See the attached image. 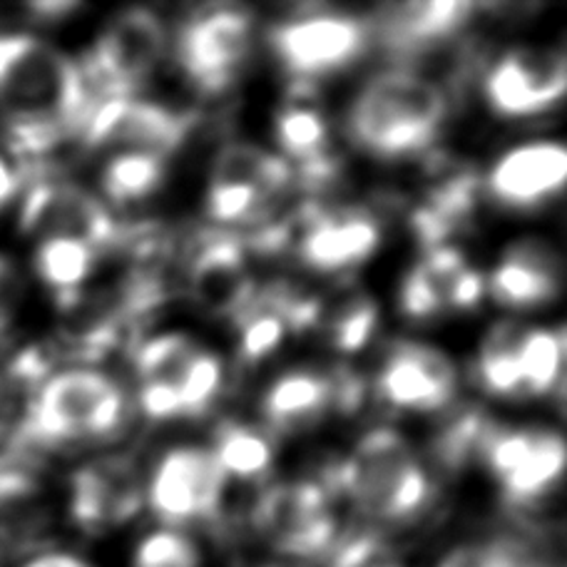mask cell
<instances>
[{
    "mask_svg": "<svg viewBox=\"0 0 567 567\" xmlns=\"http://www.w3.org/2000/svg\"><path fill=\"white\" fill-rule=\"evenodd\" d=\"M130 421L125 391L105 373L70 369L53 373L28 399L10 453L30 463L38 451H68L115 441Z\"/></svg>",
    "mask_w": 567,
    "mask_h": 567,
    "instance_id": "1",
    "label": "cell"
},
{
    "mask_svg": "<svg viewBox=\"0 0 567 567\" xmlns=\"http://www.w3.org/2000/svg\"><path fill=\"white\" fill-rule=\"evenodd\" d=\"M449 117V95L409 68L373 75L353 97L347 130L353 145L379 159L421 155L439 140Z\"/></svg>",
    "mask_w": 567,
    "mask_h": 567,
    "instance_id": "2",
    "label": "cell"
},
{
    "mask_svg": "<svg viewBox=\"0 0 567 567\" xmlns=\"http://www.w3.org/2000/svg\"><path fill=\"white\" fill-rule=\"evenodd\" d=\"M100 105L83 68L45 40L0 35V110L6 117H43L80 135Z\"/></svg>",
    "mask_w": 567,
    "mask_h": 567,
    "instance_id": "3",
    "label": "cell"
},
{
    "mask_svg": "<svg viewBox=\"0 0 567 567\" xmlns=\"http://www.w3.org/2000/svg\"><path fill=\"white\" fill-rule=\"evenodd\" d=\"M333 483L349 495L361 518L377 525H409L433 501L429 473L393 429H373L363 435L333 473Z\"/></svg>",
    "mask_w": 567,
    "mask_h": 567,
    "instance_id": "4",
    "label": "cell"
},
{
    "mask_svg": "<svg viewBox=\"0 0 567 567\" xmlns=\"http://www.w3.org/2000/svg\"><path fill=\"white\" fill-rule=\"evenodd\" d=\"M293 182L284 157L247 142H231L215 157L207 187V215L219 227L257 229L279 217Z\"/></svg>",
    "mask_w": 567,
    "mask_h": 567,
    "instance_id": "5",
    "label": "cell"
},
{
    "mask_svg": "<svg viewBox=\"0 0 567 567\" xmlns=\"http://www.w3.org/2000/svg\"><path fill=\"white\" fill-rule=\"evenodd\" d=\"M167 53V30L145 8H130L115 16L97 35L93 50L80 63L100 103L113 97H135L155 75Z\"/></svg>",
    "mask_w": 567,
    "mask_h": 567,
    "instance_id": "6",
    "label": "cell"
},
{
    "mask_svg": "<svg viewBox=\"0 0 567 567\" xmlns=\"http://www.w3.org/2000/svg\"><path fill=\"white\" fill-rule=\"evenodd\" d=\"M269 48L279 65L301 85L357 63L371 48L369 20L343 13H309L271 25Z\"/></svg>",
    "mask_w": 567,
    "mask_h": 567,
    "instance_id": "7",
    "label": "cell"
},
{
    "mask_svg": "<svg viewBox=\"0 0 567 567\" xmlns=\"http://www.w3.org/2000/svg\"><path fill=\"white\" fill-rule=\"evenodd\" d=\"M255 50V16L239 6L207 8L179 28L175 53L199 93L217 95L237 83Z\"/></svg>",
    "mask_w": 567,
    "mask_h": 567,
    "instance_id": "8",
    "label": "cell"
},
{
    "mask_svg": "<svg viewBox=\"0 0 567 567\" xmlns=\"http://www.w3.org/2000/svg\"><path fill=\"white\" fill-rule=\"evenodd\" d=\"M251 520L271 550L291 560H323L339 535L329 493L311 481L271 485L257 501Z\"/></svg>",
    "mask_w": 567,
    "mask_h": 567,
    "instance_id": "9",
    "label": "cell"
},
{
    "mask_svg": "<svg viewBox=\"0 0 567 567\" xmlns=\"http://www.w3.org/2000/svg\"><path fill=\"white\" fill-rule=\"evenodd\" d=\"M225 491L227 475L221 473L212 451L182 445L167 451L155 465L145 488V501L155 518L175 530L217 520Z\"/></svg>",
    "mask_w": 567,
    "mask_h": 567,
    "instance_id": "10",
    "label": "cell"
},
{
    "mask_svg": "<svg viewBox=\"0 0 567 567\" xmlns=\"http://www.w3.org/2000/svg\"><path fill=\"white\" fill-rule=\"evenodd\" d=\"M18 225L25 235H38L40 239L63 237L83 241L100 255L117 247L123 235V225L93 192L48 175L30 182Z\"/></svg>",
    "mask_w": 567,
    "mask_h": 567,
    "instance_id": "11",
    "label": "cell"
},
{
    "mask_svg": "<svg viewBox=\"0 0 567 567\" xmlns=\"http://www.w3.org/2000/svg\"><path fill=\"white\" fill-rule=\"evenodd\" d=\"M481 458L498 481L503 498L515 508H528L558 485L565 468V441L555 431L501 429L493 423Z\"/></svg>",
    "mask_w": 567,
    "mask_h": 567,
    "instance_id": "12",
    "label": "cell"
},
{
    "mask_svg": "<svg viewBox=\"0 0 567 567\" xmlns=\"http://www.w3.org/2000/svg\"><path fill=\"white\" fill-rule=\"evenodd\" d=\"M185 279L195 307L215 319H235L257 293L239 231L209 229L207 235L197 237Z\"/></svg>",
    "mask_w": 567,
    "mask_h": 567,
    "instance_id": "13",
    "label": "cell"
},
{
    "mask_svg": "<svg viewBox=\"0 0 567 567\" xmlns=\"http://www.w3.org/2000/svg\"><path fill=\"white\" fill-rule=\"evenodd\" d=\"M187 130L189 117L165 105L137 97H113L90 113L80 127V137L87 147L115 150V155L147 152L169 157V152H175L187 137Z\"/></svg>",
    "mask_w": 567,
    "mask_h": 567,
    "instance_id": "14",
    "label": "cell"
},
{
    "mask_svg": "<svg viewBox=\"0 0 567 567\" xmlns=\"http://www.w3.org/2000/svg\"><path fill=\"white\" fill-rule=\"evenodd\" d=\"M381 245V227L369 209L321 207L319 202L299 207L297 255L313 271L339 275L367 261Z\"/></svg>",
    "mask_w": 567,
    "mask_h": 567,
    "instance_id": "15",
    "label": "cell"
},
{
    "mask_svg": "<svg viewBox=\"0 0 567 567\" xmlns=\"http://www.w3.org/2000/svg\"><path fill=\"white\" fill-rule=\"evenodd\" d=\"M567 87L563 48H518L485 75V97L503 117H530L558 105Z\"/></svg>",
    "mask_w": 567,
    "mask_h": 567,
    "instance_id": "16",
    "label": "cell"
},
{
    "mask_svg": "<svg viewBox=\"0 0 567 567\" xmlns=\"http://www.w3.org/2000/svg\"><path fill=\"white\" fill-rule=\"evenodd\" d=\"M481 6L461 0H413L377 8L369 18L371 40L396 60H416L461 35Z\"/></svg>",
    "mask_w": 567,
    "mask_h": 567,
    "instance_id": "17",
    "label": "cell"
},
{
    "mask_svg": "<svg viewBox=\"0 0 567 567\" xmlns=\"http://www.w3.org/2000/svg\"><path fill=\"white\" fill-rule=\"evenodd\" d=\"M379 396L401 411L433 413L451 406L458 373L443 351L421 341H396L377 377Z\"/></svg>",
    "mask_w": 567,
    "mask_h": 567,
    "instance_id": "18",
    "label": "cell"
},
{
    "mask_svg": "<svg viewBox=\"0 0 567 567\" xmlns=\"http://www.w3.org/2000/svg\"><path fill=\"white\" fill-rule=\"evenodd\" d=\"M145 501L135 463L110 455L87 463L70 483V515L85 533H107L133 520Z\"/></svg>",
    "mask_w": 567,
    "mask_h": 567,
    "instance_id": "19",
    "label": "cell"
},
{
    "mask_svg": "<svg viewBox=\"0 0 567 567\" xmlns=\"http://www.w3.org/2000/svg\"><path fill=\"white\" fill-rule=\"evenodd\" d=\"M485 297V277L468 267L453 247H435L413 267L401 284V311L425 321L451 309H473Z\"/></svg>",
    "mask_w": 567,
    "mask_h": 567,
    "instance_id": "20",
    "label": "cell"
},
{
    "mask_svg": "<svg viewBox=\"0 0 567 567\" xmlns=\"http://www.w3.org/2000/svg\"><path fill=\"white\" fill-rule=\"evenodd\" d=\"M567 179V152L560 142H530L495 162L488 175L491 197L503 207L533 209L558 197Z\"/></svg>",
    "mask_w": 567,
    "mask_h": 567,
    "instance_id": "21",
    "label": "cell"
},
{
    "mask_svg": "<svg viewBox=\"0 0 567 567\" xmlns=\"http://www.w3.org/2000/svg\"><path fill=\"white\" fill-rule=\"evenodd\" d=\"M560 259L540 239H520L505 249L485 279V291L511 309H533L560 293Z\"/></svg>",
    "mask_w": 567,
    "mask_h": 567,
    "instance_id": "22",
    "label": "cell"
},
{
    "mask_svg": "<svg viewBox=\"0 0 567 567\" xmlns=\"http://www.w3.org/2000/svg\"><path fill=\"white\" fill-rule=\"evenodd\" d=\"M199 343L187 333H159L147 339L135 353L137 401L152 421L179 419V381L197 357Z\"/></svg>",
    "mask_w": 567,
    "mask_h": 567,
    "instance_id": "23",
    "label": "cell"
},
{
    "mask_svg": "<svg viewBox=\"0 0 567 567\" xmlns=\"http://www.w3.org/2000/svg\"><path fill=\"white\" fill-rule=\"evenodd\" d=\"M50 503L30 463L16 455H0V545L25 553L45 538Z\"/></svg>",
    "mask_w": 567,
    "mask_h": 567,
    "instance_id": "24",
    "label": "cell"
},
{
    "mask_svg": "<svg viewBox=\"0 0 567 567\" xmlns=\"http://www.w3.org/2000/svg\"><path fill=\"white\" fill-rule=\"evenodd\" d=\"M423 199L411 212V229L429 249L445 247L455 231L473 219L478 179L465 167H445L435 172Z\"/></svg>",
    "mask_w": 567,
    "mask_h": 567,
    "instance_id": "25",
    "label": "cell"
},
{
    "mask_svg": "<svg viewBox=\"0 0 567 567\" xmlns=\"http://www.w3.org/2000/svg\"><path fill=\"white\" fill-rule=\"evenodd\" d=\"M333 406V379L327 373L299 369L284 373L267 389L261 399V419L275 433L293 435L319 425Z\"/></svg>",
    "mask_w": 567,
    "mask_h": 567,
    "instance_id": "26",
    "label": "cell"
},
{
    "mask_svg": "<svg viewBox=\"0 0 567 567\" xmlns=\"http://www.w3.org/2000/svg\"><path fill=\"white\" fill-rule=\"evenodd\" d=\"M379 323V307L357 287H341L319 301L317 327L333 349L357 353L371 341Z\"/></svg>",
    "mask_w": 567,
    "mask_h": 567,
    "instance_id": "27",
    "label": "cell"
},
{
    "mask_svg": "<svg viewBox=\"0 0 567 567\" xmlns=\"http://www.w3.org/2000/svg\"><path fill=\"white\" fill-rule=\"evenodd\" d=\"M212 455L219 463L221 473L237 481H265L275 468V443L269 433L247 423L227 421L215 433Z\"/></svg>",
    "mask_w": 567,
    "mask_h": 567,
    "instance_id": "28",
    "label": "cell"
},
{
    "mask_svg": "<svg viewBox=\"0 0 567 567\" xmlns=\"http://www.w3.org/2000/svg\"><path fill=\"white\" fill-rule=\"evenodd\" d=\"M100 251L75 239H43L35 251V271L58 301L83 291V284L93 277Z\"/></svg>",
    "mask_w": 567,
    "mask_h": 567,
    "instance_id": "29",
    "label": "cell"
},
{
    "mask_svg": "<svg viewBox=\"0 0 567 567\" xmlns=\"http://www.w3.org/2000/svg\"><path fill=\"white\" fill-rule=\"evenodd\" d=\"M277 140L284 155L297 162L299 169L331 159L329 125L309 100H291L281 110L277 115Z\"/></svg>",
    "mask_w": 567,
    "mask_h": 567,
    "instance_id": "30",
    "label": "cell"
},
{
    "mask_svg": "<svg viewBox=\"0 0 567 567\" xmlns=\"http://www.w3.org/2000/svg\"><path fill=\"white\" fill-rule=\"evenodd\" d=\"M525 329L518 323H498L488 337H485L478 353V381L491 396L515 399L523 396V377H520V339Z\"/></svg>",
    "mask_w": 567,
    "mask_h": 567,
    "instance_id": "31",
    "label": "cell"
},
{
    "mask_svg": "<svg viewBox=\"0 0 567 567\" xmlns=\"http://www.w3.org/2000/svg\"><path fill=\"white\" fill-rule=\"evenodd\" d=\"M167 175V157L147 152H120L103 167V192L115 205H133L162 187Z\"/></svg>",
    "mask_w": 567,
    "mask_h": 567,
    "instance_id": "32",
    "label": "cell"
},
{
    "mask_svg": "<svg viewBox=\"0 0 567 567\" xmlns=\"http://www.w3.org/2000/svg\"><path fill=\"white\" fill-rule=\"evenodd\" d=\"M518 359L523 396H545L553 389L563 386L565 337L560 329H525Z\"/></svg>",
    "mask_w": 567,
    "mask_h": 567,
    "instance_id": "33",
    "label": "cell"
},
{
    "mask_svg": "<svg viewBox=\"0 0 567 567\" xmlns=\"http://www.w3.org/2000/svg\"><path fill=\"white\" fill-rule=\"evenodd\" d=\"M231 321H235L239 337V357L247 363H257L275 353L284 341V333L289 331L287 321L267 297L265 287H257L255 299Z\"/></svg>",
    "mask_w": 567,
    "mask_h": 567,
    "instance_id": "34",
    "label": "cell"
},
{
    "mask_svg": "<svg viewBox=\"0 0 567 567\" xmlns=\"http://www.w3.org/2000/svg\"><path fill=\"white\" fill-rule=\"evenodd\" d=\"M491 425L493 421L475 406L453 411L433 439L435 461L449 471L463 468L473 455H481Z\"/></svg>",
    "mask_w": 567,
    "mask_h": 567,
    "instance_id": "35",
    "label": "cell"
},
{
    "mask_svg": "<svg viewBox=\"0 0 567 567\" xmlns=\"http://www.w3.org/2000/svg\"><path fill=\"white\" fill-rule=\"evenodd\" d=\"M225 381V369L215 353L199 349L197 357L192 359L189 369L179 381L177 399H179V419H199L212 409L221 391Z\"/></svg>",
    "mask_w": 567,
    "mask_h": 567,
    "instance_id": "36",
    "label": "cell"
},
{
    "mask_svg": "<svg viewBox=\"0 0 567 567\" xmlns=\"http://www.w3.org/2000/svg\"><path fill=\"white\" fill-rule=\"evenodd\" d=\"M133 567H202V555L195 540H189L179 530L165 528L150 533L137 545Z\"/></svg>",
    "mask_w": 567,
    "mask_h": 567,
    "instance_id": "37",
    "label": "cell"
},
{
    "mask_svg": "<svg viewBox=\"0 0 567 567\" xmlns=\"http://www.w3.org/2000/svg\"><path fill=\"white\" fill-rule=\"evenodd\" d=\"M25 10L28 16L43 20V23H58V20L73 16L75 10H80V6L65 3V0H43V3H30Z\"/></svg>",
    "mask_w": 567,
    "mask_h": 567,
    "instance_id": "38",
    "label": "cell"
},
{
    "mask_svg": "<svg viewBox=\"0 0 567 567\" xmlns=\"http://www.w3.org/2000/svg\"><path fill=\"white\" fill-rule=\"evenodd\" d=\"M23 567H93V565L70 553H45L25 563Z\"/></svg>",
    "mask_w": 567,
    "mask_h": 567,
    "instance_id": "39",
    "label": "cell"
},
{
    "mask_svg": "<svg viewBox=\"0 0 567 567\" xmlns=\"http://www.w3.org/2000/svg\"><path fill=\"white\" fill-rule=\"evenodd\" d=\"M20 185H23V182H20L18 169L10 167L6 157L0 155V209L8 205V199L16 195Z\"/></svg>",
    "mask_w": 567,
    "mask_h": 567,
    "instance_id": "40",
    "label": "cell"
},
{
    "mask_svg": "<svg viewBox=\"0 0 567 567\" xmlns=\"http://www.w3.org/2000/svg\"><path fill=\"white\" fill-rule=\"evenodd\" d=\"M16 289H18L16 271L6 257H0V307L10 309V303L16 299Z\"/></svg>",
    "mask_w": 567,
    "mask_h": 567,
    "instance_id": "41",
    "label": "cell"
},
{
    "mask_svg": "<svg viewBox=\"0 0 567 567\" xmlns=\"http://www.w3.org/2000/svg\"><path fill=\"white\" fill-rule=\"evenodd\" d=\"M8 331H10V309L0 307V347H6Z\"/></svg>",
    "mask_w": 567,
    "mask_h": 567,
    "instance_id": "42",
    "label": "cell"
},
{
    "mask_svg": "<svg viewBox=\"0 0 567 567\" xmlns=\"http://www.w3.org/2000/svg\"><path fill=\"white\" fill-rule=\"evenodd\" d=\"M0 429H3V383H0Z\"/></svg>",
    "mask_w": 567,
    "mask_h": 567,
    "instance_id": "43",
    "label": "cell"
}]
</instances>
